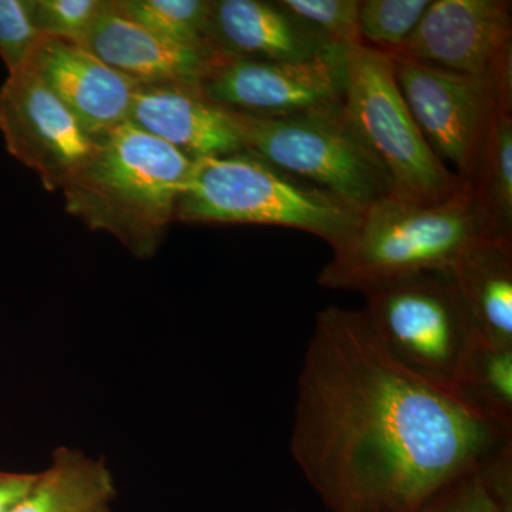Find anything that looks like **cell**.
Returning <instances> with one entry per match:
<instances>
[{
    "label": "cell",
    "mask_w": 512,
    "mask_h": 512,
    "mask_svg": "<svg viewBox=\"0 0 512 512\" xmlns=\"http://www.w3.org/2000/svg\"><path fill=\"white\" fill-rule=\"evenodd\" d=\"M510 444L400 365L362 311L329 306L316 316L291 453L329 512H419Z\"/></svg>",
    "instance_id": "1"
},
{
    "label": "cell",
    "mask_w": 512,
    "mask_h": 512,
    "mask_svg": "<svg viewBox=\"0 0 512 512\" xmlns=\"http://www.w3.org/2000/svg\"><path fill=\"white\" fill-rule=\"evenodd\" d=\"M194 161L131 121L97 141L92 156L63 185L66 211L106 231L137 258L163 242Z\"/></svg>",
    "instance_id": "2"
},
{
    "label": "cell",
    "mask_w": 512,
    "mask_h": 512,
    "mask_svg": "<svg viewBox=\"0 0 512 512\" xmlns=\"http://www.w3.org/2000/svg\"><path fill=\"white\" fill-rule=\"evenodd\" d=\"M481 238L466 183L437 204L387 195L363 207L355 229L333 249L318 282L335 291L365 293L409 276L451 272Z\"/></svg>",
    "instance_id": "3"
},
{
    "label": "cell",
    "mask_w": 512,
    "mask_h": 512,
    "mask_svg": "<svg viewBox=\"0 0 512 512\" xmlns=\"http://www.w3.org/2000/svg\"><path fill=\"white\" fill-rule=\"evenodd\" d=\"M362 210L242 153L194 161L174 221L299 229L333 251L350 237Z\"/></svg>",
    "instance_id": "4"
},
{
    "label": "cell",
    "mask_w": 512,
    "mask_h": 512,
    "mask_svg": "<svg viewBox=\"0 0 512 512\" xmlns=\"http://www.w3.org/2000/svg\"><path fill=\"white\" fill-rule=\"evenodd\" d=\"M232 113L244 153L276 170L360 208L394 194L389 175L353 131L343 104L291 116Z\"/></svg>",
    "instance_id": "5"
},
{
    "label": "cell",
    "mask_w": 512,
    "mask_h": 512,
    "mask_svg": "<svg viewBox=\"0 0 512 512\" xmlns=\"http://www.w3.org/2000/svg\"><path fill=\"white\" fill-rule=\"evenodd\" d=\"M343 111L357 137L389 175L394 194L419 204H437L463 187V181L424 140L387 53L365 45L346 50Z\"/></svg>",
    "instance_id": "6"
},
{
    "label": "cell",
    "mask_w": 512,
    "mask_h": 512,
    "mask_svg": "<svg viewBox=\"0 0 512 512\" xmlns=\"http://www.w3.org/2000/svg\"><path fill=\"white\" fill-rule=\"evenodd\" d=\"M362 295V312L384 349L414 375L453 393L478 333L451 272L397 279Z\"/></svg>",
    "instance_id": "7"
},
{
    "label": "cell",
    "mask_w": 512,
    "mask_h": 512,
    "mask_svg": "<svg viewBox=\"0 0 512 512\" xmlns=\"http://www.w3.org/2000/svg\"><path fill=\"white\" fill-rule=\"evenodd\" d=\"M394 79L424 140L441 163L468 183L494 120L512 111V84L491 76L447 72L389 55Z\"/></svg>",
    "instance_id": "8"
},
{
    "label": "cell",
    "mask_w": 512,
    "mask_h": 512,
    "mask_svg": "<svg viewBox=\"0 0 512 512\" xmlns=\"http://www.w3.org/2000/svg\"><path fill=\"white\" fill-rule=\"evenodd\" d=\"M346 50L311 59L262 62L224 56L202 80L214 103L251 116H291L342 106Z\"/></svg>",
    "instance_id": "9"
},
{
    "label": "cell",
    "mask_w": 512,
    "mask_h": 512,
    "mask_svg": "<svg viewBox=\"0 0 512 512\" xmlns=\"http://www.w3.org/2000/svg\"><path fill=\"white\" fill-rule=\"evenodd\" d=\"M0 131L47 191L62 190L97 146L29 59L0 87Z\"/></svg>",
    "instance_id": "10"
},
{
    "label": "cell",
    "mask_w": 512,
    "mask_h": 512,
    "mask_svg": "<svg viewBox=\"0 0 512 512\" xmlns=\"http://www.w3.org/2000/svg\"><path fill=\"white\" fill-rule=\"evenodd\" d=\"M511 12L510 0H431L412 35L390 55L512 84Z\"/></svg>",
    "instance_id": "11"
},
{
    "label": "cell",
    "mask_w": 512,
    "mask_h": 512,
    "mask_svg": "<svg viewBox=\"0 0 512 512\" xmlns=\"http://www.w3.org/2000/svg\"><path fill=\"white\" fill-rule=\"evenodd\" d=\"M29 60L94 141L128 121L138 84L86 46L42 36Z\"/></svg>",
    "instance_id": "12"
},
{
    "label": "cell",
    "mask_w": 512,
    "mask_h": 512,
    "mask_svg": "<svg viewBox=\"0 0 512 512\" xmlns=\"http://www.w3.org/2000/svg\"><path fill=\"white\" fill-rule=\"evenodd\" d=\"M83 46L140 86L201 84L227 56L215 47L183 45L144 28L121 12L116 0H106Z\"/></svg>",
    "instance_id": "13"
},
{
    "label": "cell",
    "mask_w": 512,
    "mask_h": 512,
    "mask_svg": "<svg viewBox=\"0 0 512 512\" xmlns=\"http://www.w3.org/2000/svg\"><path fill=\"white\" fill-rule=\"evenodd\" d=\"M128 121L192 161L244 153L234 113L208 99L200 84H138Z\"/></svg>",
    "instance_id": "14"
},
{
    "label": "cell",
    "mask_w": 512,
    "mask_h": 512,
    "mask_svg": "<svg viewBox=\"0 0 512 512\" xmlns=\"http://www.w3.org/2000/svg\"><path fill=\"white\" fill-rule=\"evenodd\" d=\"M207 36L224 55L262 62H293L338 50L296 22L276 2L262 0H215Z\"/></svg>",
    "instance_id": "15"
},
{
    "label": "cell",
    "mask_w": 512,
    "mask_h": 512,
    "mask_svg": "<svg viewBox=\"0 0 512 512\" xmlns=\"http://www.w3.org/2000/svg\"><path fill=\"white\" fill-rule=\"evenodd\" d=\"M451 275L478 336L512 348V244L478 239Z\"/></svg>",
    "instance_id": "16"
},
{
    "label": "cell",
    "mask_w": 512,
    "mask_h": 512,
    "mask_svg": "<svg viewBox=\"0 0 512 512\" xmlns=\"http://www.w3.org/2000/svg\"><path fill=\"white\" fill-rule=\"evenodd\" d=\"M114 498L116 485L103 461L60 447L9 512H111Z\"/></svg>",
    "instance_id": "17"
},
{
    "label": "cell",
    "mask_w": 512,
    "mask_h": 512,
    "mask_svg": "<svg viewBox=\"0 0 512 512\" xmlns=\"http://www.w3.org/2000/svg\"><path fill=\"white\" fill-rule=\"evenodd\" d=\"M466 184L483 237L512 244V111L494 120Z\"/></svg>",
    "instance_id": "18"
},
{
    "label": "cell",
    "mask_w": 512,
    "mask_h": 512,
    "mask_svg": "<svg viewBox=\"0 0 512 512\" xmlns=\"http://www.w3.org/2000/svg\"><path fill=\"white\" fill-rule=\"evenodd\" d=\"M453 394L494 429L512 436V348H498L477 336L458 370Z\"/></svg>",
    "instance_id": "19"
},
{
    "label": "cell",
    "mask_w": 512,
    "mask_h": 512,
    "mask_svg": "<svg viewBox=\"0 0 512 512\" xmlns=\"http://www.w3.org/2000/svg\"><path fill=\"white\" fill-rule=\"evenodd\" d=\"M419 512H512V444Z\"/></svg>",
    "instance_id": "20"
},
{
    "label": "cell",
    "mask_w": 512,
    "mask_h": 512,
    "mask_svg": "<svg viewBox=\"0 0 512 512\" xmlns=\"http://www.w3.org/2000/svg\"><path fill=\"white\" fill-rule=\"evenodd\" d=\"M210 0H116L128 18L158 35L191 46L211 45L208 40Z\"/></svg>",
    "instance_id": "21"
},
{
    "label": "cell",
    "mask_w": 512,
    "mask_h": 512,
    "mask_svg": "<svg viewBox=\"0 0 512 512\" xmlns=\"http://www.w3.org/2000/svg\"><path fill=\"white\" fill-rule=\"evenodd\" d=\"M431 0H360L359 36L362 45L397 52L417 28Z\"/></svg>",
    "instance_id": "22"
},
{
    "label": "cell",
    "mask_w": 512,
    "mask_h": 512,
    "mask_svg": "<svg viewBox=\"0 0 512 512\" xmlns=\"http://www.w3.org/2000/svg\"><path fill=\"white\" fill-rule=\"evenodd\" d=\"M276 5L326 45L345 50L362 45L360 0H279Z\"/></svg>",
    "instance_id": "23"
},
{
    "label": "cell",
    "mask_w": 512,
    "mask_h": 512,
    "mask_svg": "<svg viewBox=\"0 0 512 512\" xmlns=\"http://www.w3.org/2000/svg\"><path fill=\"white\" fill-rule=\"evenodd\" d=\"M106 0H30L32 19L40 35L84 45Z\"/></svg>",
    "instance_id": "24"
},
{
    "label": "cell",
    "mask_w": 512,
    "mask_h": 512,
    "mask_svg": "<svg viewBox=\"0 0 512 512\" xmlns=\"http://www.w3.org/2000/svg\"><path fill=\"white\" fill-rule=\"evenodd\" d=\"M30 0H0V57L13 73L32 55L40 37Z\"/></svg>",
    "instance_id": "25"
},
{
    "label": "cell",
    "mask_w": 512,
    "mask_h": 512,
    "mask_svg": "<svg viewBox=\"0 0 512 512\" xmlns=\"http://www.w3.org/2000/svg\"><path fill=\"white\" fill-rule=\"evenodd\" d=\"M35 474L0 471V512H9L29 490Z\"/></svg>",
    "instance_id": "26"
}]
</instances>
